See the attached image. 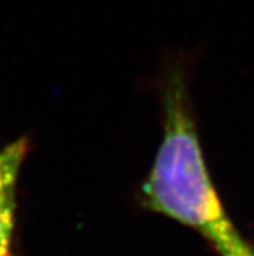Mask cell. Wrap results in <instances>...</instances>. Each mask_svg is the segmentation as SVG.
Listing matches in <instances>:
<instances>
[{
    "label": "cell",
    "mask_w": 254,
    "mask_h": 256,
    "mask_svg": "<svg viewBox=\"0 0 254 256\" xmlns=\"http://www.w3.org/2000/svg\"><path fill=\"white\" fill-rule=\"evenodd\" d=\"M199 58V51L169 48L150 78L161 104L163 138L141 186V204L193 228L219 256H254L222 206L202 155L192 98Z\"/></svg>",
    "instance_id": "obj_1"
},
{
    "label": "cell",
    "mask_w": 254,
    "mask_h": 256,
    "mask_svg": "<svg viewBox=\"0 0 254 256\" xmlns=\"http://www.w3.org/2000/svg\"><path fill=\"white\" fill-rule=\"evenodd\" d=\"M28 149L29 142L23 136L0 150V256H12L17 180Z\"/></svg>",
    "instance_id": "obj_2"
}]
</instances>
